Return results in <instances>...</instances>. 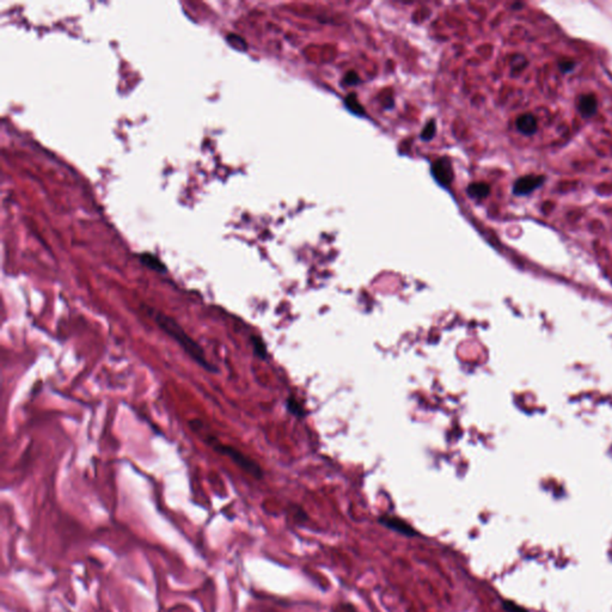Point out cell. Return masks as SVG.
Segmentation results:
<instances>
[{
    "label": "cell",
    "instance_id": "cell-1",
    "mask_svg": "<svg viewBox=\"0 0 612 612\" xmlns=\"http://www.w3.org/2000/svg\"><path fill=\"white\" fill-rule=\"evenodd\" d=\"M144 308L146 312L150 314L154 323L162 329V331H164L169 337H171L194 362H196L205 371L211 372V373H218V368L208 361L204 348L193 337L188 335L187 331L179 325V323L175 318L168 316L162 311L148 307V306H144Z\"/></svg>",
    "mask_w": 612,
    "mask_h": 612
},
{
    "label": "cell",
    "instance_id": "cell-2",
    "mask_svg": "<svg viewBox=\"0 0 612 612\" xmlns=\"http://www.w3.org/2000/svg\"><path fill=\"white\" fill-rule=\"evenodd\" d=\"M204 441L216 452L222 454V456L228 457L234 464L238 465V467L241 468L242 470H244L247 474L251 475V476L255 477L257 480H261L263 477V471L261 467L257 464L255 460L251 459L250 457L245 456L243 452L232 447V446L221 444V442L213 436H207L204 439Z\"/></svg>",
    "mask_w": 612,
    "mask_h": 612
},
{
    "label": "cell",
    "instance_id": "cell-3",
    "mask_svg": "<svg viewBox=\"0 0 612 612\" xmlns=\"http://www.w3.org/2000/svg\"><path fill=\"white\" fill-rule=\"evenodd\" d=\"M544 183V176H537V175H528L524 176L522 178L517 179L513 185V193L516 195L523 196L527 195L537 188Z\"/></svg>",
    "mask_w": 612,
    "mask_h": 612
},
{
    "label": "cell",
    "instance_id": "cell-4",
    "mask_svg": "<svg viewBox=\"0 0 612 612\" xmlns=\"http://www.w3.org/2000/svg\"><path fill=\"white\" fill-rule=\"evenodd\" d=\"M432 173L437 181L442 185H450L453 179V170L448 158H440L432 167Z\"/></svg>",
    "mask_w": 612,
    "mask_h": 612
},
{
    "label": "cell",
    "instance_id": "cell-5",
    "mask_svg": "<svg viewBox=\"0 0 612 612\" xmlns=\"http://www.w3.org/2000/svg\"><path fill=\"white\" fill-rule=\"evenodd\" d=\"M379 523L382 525H384L385 527L390 528V530H393V531L398 532V533H401V534H404V536L414 537L417 534V532L414 530L410 525H408L407 523L403 522L402 519H398V518L385 516V517L380 518Z\"/></svg>",
    "mask_w": 612,
    "mask_h": 612
},
{
    "label": "cell",
    "instance_id": "cell-6",
    "mask_svg": "<svg viewBox=\"0 0 612 612\" xmlns=\"http://www.w3.org/2000/svg\"><path fill=\"white\" fill-rule=\"evenodd\" d=\"M577 108H579V111L581 113L582 116H585V117L593 116L594 114L597 113V109H598L597 97L594 95H592V93H588V95H582L579 98V102H577Z\"/></svg>",
    "mask_w": 612,
    "mask_h": 612
},
{
    "label": "cell",
    "instance_id": "cell-7",
    "mask_svg": "<svg viewBox=\"0 0 612 612\" xmlns=\"http://www.w3.org/2000/svg\"><path fill=\"white\" fill-rule=\"evenodd\" d=\"M516 126L520 133L525 135H532L537 131V120L531 114H524L517 119Z\"/></svg>",
    "mask_w": 612,
    "mask_h": 612
},
{
    "label": "cell",
    "instance_id": "cell-8",
    "mask_svg": "<svg viewBox=\"0 0 612 612\" xmlns=\"http://www.w3.org/2000/svg\"><path fill=\"white\" fill-rule=\"evenodd\" d=\"M139 259H140V262H141L144 265H146L147 268H150L151 270H154V271H157V273H161V274H164L168 271L167 265H165L164 263L158 259V257L152 255V254H150V253L140 254Z\"/></svg>",
    "mask_w": 612,
    "mask_h": 612
},
{
    "label": "cell",
    "instance_id": "cell-9",
    "mask_svg": "<svg viewBox=\"0 0 612 612\" xmlns=\"http://www.w3.org/2000/svg\"><path fill=\"white\" fill-rule=\"evenodd\" d=\"M489 194H490V187H489L487 183H473V184H470L468 187V195L470 196L471 199L483 200L485 199Z\"/></svg>",
    "mask_w": 612,
    "mask_h": 612
},
{
    "label": "cell",
    "instance_id": "cell-10",
    "mask_svg": "<svg viewBox=\"0 0 612 612\" xmlns=\"http://www.w3.org/2000/svg\"><path fill=\"white\" fill-rule=\"evenodd\" d=\"M251 343H253L254 351H255L256 355L259 357H261V359H265L268 355L267 347H265V343L263 342V340L261 339V337L251 336Z\"/></svg>",
    "mask_w": 612,
    "mask_h": 612
},
{
    "label": "cell",
    "instance_id": "cell-11",
    "mask_svg": "<svg viewBox=\"0 0 612 612\" xmlns=\"http://www.w3.org/2000/svg\"><path fill=\"white\" fill-rule=\"evenodd\" d=\"M346 105H347V108L350 111H353V113L355 114H362L364 113V109H362L361 104H360L359 101H357V98L355 97L354 93H350V95H348L346 97Z\"/></svg>",
    "mask_w": 612,
    "mask_h": 612
},
{
    "label": "cell",
    "instance_id": "cell-12",
    "mask_svg": "<svg viewBox=\"0 0 612 612\" xmlns=\"http://www.w3.org/2000/svg\"><path fill=\"white\" fill-rule=\"evenodd\" d=\"M287 409L290 413L293 414V415H297V416L304 415V409H303L302 404H300L299 402H297V399L294 398V397H290V398L287 399Z\"/></svg>",
    "mask_w": 612,
    "mask_h": 612
},
{
    "label": "cell",
    "instance_id": "cell-13",
    "mask_svg": "<svg viewBox=\"0 0 612 612\" xmlns=\"http://www.w3.org/2000/svg\"><path fill=\"white\" fill-rule=\"evenodd\" d=\"M227 41H228V44L232 45V47L236 48V49L245 50V48H247V44H245L244 40H243L242 37H239V36L228 35L227 36Z\"/></svg>",
    "mask_w": 612,
    "mask_h": 612
},
{
    "label": "cell",
    "instance_id": "cell-14",
    "mask_svg": "<svg viewBox=\"0 0 612 612\" xmlns=\"http://www.w3.org/2000/svg\"><path fill=\"white\" fill-rule=\"evenodd\" d=\"M434 134H436V125H434V122H430L426 126L425 130L422 131L421 138L422 140H431L434 136Z\"/></svg>",
    "mask_w": 612,
    "mask_h": 612
},
{
    "label": "cell",
    "instance_id": "cell-15",
    "mask_svg": "<svg viewBox=\"0 0 612 612\" xmlns=\"http://www.w3.org/2000/svg\"><path fill=\"white\" fill-rule=\"evenodd\" d=\"M345 83L348 85H354L359 83V77L355 72H350L345 77Z\"/></svg>",
    "mask_w": 612,
    "mask_h": 612
},
{
    "label": "cell",
    "instance_id": "cell-16",
    "mask_svg": "<svg viewBox=\"0 0 612 612\" xmlns=\"http://www.w3.org/2000/svg\"><path fill=\"white\" fill-rule=\"evenodd\" d=\"M574 67V64L571 61H563L560 64V68H561L562 72H568V71H571Z\"/></svg>",
    "mask_w": 612,
    "mask_h": 612
}]
</instances>
